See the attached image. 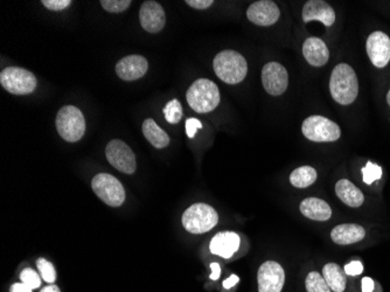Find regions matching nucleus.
Listing matches in <instances>:
<instances>
[{"mask_svg": "<svg viewBox=\"0 0 390 292\" xmlns=\"http://www.w3.org/2000/svg\"><path fill=\"white\" fill-rule=\"evenodd\" d=\"M387 102H388V105H390V91H388V94H387Z\"/></svg>", "mask_w": 390, "mask_h": 292, "instance_id": "ea45409f", "label": "nucleus"}, {"mask_svg": "<svg viewBox=\"0 0 390 292\" xmlns=\"http://www.w3.org/2000/svg\"><path fill=\"white\" fill-rule=\"evenodd\" d=\"M329 91L333 100L341 105H350L359 94L358 76L347 63H339L333 69L329 79Z\"/></svg>", "mask_w": 390, "mask_h": 292, "instance_id": "f257e3e1", "label": "nucleus"}, {"mask_svg": "<svg viewBox=\"0 0 390 292\" xmlns=\"http://www.w3.org/2000/svg\"><path fill=\"white\" fill-rule=\"evenodd\" d=\"M186 4L195 10H206L214 4L213 0H186Z\"/></svg>", "mask_w": 390, "mask_h": 292, "instance_id": "72a5a7b5", "label": "nucleus"}, {"mask_svg": "<svg viewBox=\"0 0 390 292\" xmlns=\"http://www.w3.org/2000/svg\"><path fill=\"white\" fill-rule=\"evenodd\" d=\"M366 51L376 68H384L390 61V38L386 33L373 32L366 43Z\"/></svg>", "mask_w": 390, "mask_h": 292, "instance_id": "f8f14e48", "label": "nucleus"}, {"mask_svg": "<svg viewBox=\"0 0 390 292\" xmlns=\"http://www.w3.org/2000/svg\"><path fill=\"white\" fill-rule=\"evenodd\" d=\"M366 236L365 228L360 224H343L333 228L331 238L336 245H354L364 240Z\"/></svg>", "mask_w": 390, "mask_h": 292, "instance_id": "6ab92c4d", "label": "nucleus"}, {"mask_svg": "<svg viewBox=\"0 0 390 292\" xmlns=\"http://www.w3.org/2000/svg\"><path fill=\"white\" fill-rule=\"evenodd\" d=\"M300 212L304 217L315 221H327L332 217V210L322 199L307 198L300 202Z\"/></svg>", "mask_w": 390, "mask_h": 292, "instance_id": "aec40b11", "label": "nucleus"}, {"mask_svg": "<svg viewBox=\"0 0 390 292\" xmlns=\"http://www.w3.org/2000/svg\"><path fill=\"white\" fill-rule=\"evenodd\" d=\"M210 269H212V275H210V279L213 281H217L220 277L221 268L217 263L210 264Z\"/></svg>", "mask_w": 390, "mask_h": 292, "instance_id": "4c0bfd02", "label": "nucleus"}, {"mask_svg": "<svg viewBox=\"0 0 390 292\" xmlns=\"http://www.w3.org/2000/svg\"><path fill=\"white\" fill-rule=\"evenodd\" d=\"M303 55L311 66L322 67L329 62V51L322 39L313 36L304 41Z\"/></svg>", "mask_w": 390, "mask_h": 292, "instance_id": "a211bd4d", "label": "nucleus"}, {"mask_svg": "<svg viewBox=\"0 0 390 292\" xmlns=\"http://www.w3.org/2000/svg\"><path fill=\"white\" fill-rule=\"evenodd\" d=\"M338 198L352 208H358L365 201V195L352 181L341 179L336 185Z\"/></svg>", "mask_w": 390, "mask_h": 292, "instance_id": "412c9836", "label": "nucleus"}, {"mask_svg": "<svg viewBox=\"0 0 390 292\" xmlns=\"http://www.w3.org/2000/svg\"><path fill=\"white\" fill-rule=\"evenodd\" d=\"M41 292H60V289L56 286V285L51 284L46 286V288L42 289Z\"/></svg>", "mask_w": 390, "mask_h": 292, "instance_id": "58836bf2", "label": "nucleus"}, {"mask_svg": "<svg viewBox=\"0 0 390 292\" xmlns=\"http://www.w3.org/2000/svg\"><path fill=\"white\" fill-rule=\"evenodd\" d=\"M219 222V215L213 207L207 203H194L182 214V226L192 234H203L213 229Z\"/></svg>", "mask_w": 390, "mask_h": 292, "instance_id": "20e7f679", "label": "nucleus"}, {"mask_svg": "<svg viewBox=\"0 0 390 292\" xmlns=\"http://www.w3.org/2000/svg\"><path fill=\"white\" fill-rule=\"evenodd\" d=\"M361 172L364 183L367 185H372L374 181L379 180L382 177V169L372 162H367Z\"/></svg>", "mask_w": 390, "mask_h": 292, "instance_id": "cd10ccee", "label": "nucleus"}, {"mask_svg": "<svg viewBox=\"0 0 390 292\" xmlns=\"http://www.w3.org/2000/svg\"><path fill=\"white\" fill-rule=\"evenodd\" d=\"M322 277L333 292H343L346 290L347 275L336 263H327L322 268Z\"/></svg>", "mask_w": 390, "mask_h": 292, "instance_id": "5701e85b", "label": "nucleus"}, {"mask_svg": "<svg viewBox=\"0 0 390 292\" xmlns=\"http://www.w3.org/2000/svg\"><path fill=\"white\" fill-rule=\"evenodd\" d=\"M20 279H22V283L29 285L31 289L39 288L41 285L40 276L31 268H26L25 270L22 271V275H20Z\"/></svg>", "mask_w": 390, "mask_h": 292, "instance_id": "c756f323", "label": "nucleus"}, {"mask_svg": "<svg viewBox=\"0 0 390 292\" xmlns=\"http://www.w3.org/2000/svg\"><path fill=\"white\" fill-rule=\"evenodd\" d=\"M240 282V278L236 276V275H231V277H228L226 281L224 282V289H231L234 286V285L237 284Z\"/></svg>", "mask_w": 390, "mask_h": 292, "instance_id": "e433bc0d", "label": "nucleus"}, {"mask_svg": "<svg viewBox=\"0 0 390 292\" xmlns=\"http://www.w3.org/2000/svg\"><path fill=\"white\" fill-rule=\"evenodd\" d=\"M36 77L32 72L19 67H8L0 74V84L13 95L32 94L36 88Z\"/></svg>", "mask_w": 390, "mask_h": 292, "instance_id": "0eeeda50", "label": "nucleus"}, {"mask_svg": "<svg viewBox=\"0 0 390 292\" xmlns=\"http://www.w3.org/2000/svg\"><path fill=\"white\" fill-rule=\"evenodd\" d=\"M36 267L40 271L41 277L47 282L49 284H53L55 279H56V272H55L54 266L48 262L46 259L41 257L39 260L36 261Z\"/></svg>", "mask_w": 390, "mask_h": 292, "instance_id": "bb28decb", "label": "nucleus"}, {"mask_svg": "<svg viewBox=\"0 0 390 292\" xmlns=\"http://www.w3.org/2000/svg\"><path fill=\"white\" fill-rule=\"evenodd\" d=\"M186 98L195 112L207 114L215 110L220 103V91L213 81L199 79L189 87Z\"/></svg>", "mask_w": 390, "mask_h": 292, "instance_id": "7ed1b4c3", "label": "nucleus"}, {"mask_svg": "<svg viewBox=\"0 0 390 292\" xmlns=\"http://www.w3.org/2000/svg\"><path fill=\"white\" fill-rule=\"evenodd\" d=\"M257 282L258 292H282L286 272L281 264L275 261H267L258 269Z\"/></svg>", "mask_w": 390, "mask_h": 292, "instance_id": "9b49d317", "label": "nucleus"}, {"mask_svg": "<svg viewBox=\"0 0 390 292\" xmlns=\"http://www.w3.org/2000/svg\"><path fill=\"white\" fill-rule=\"evenodd\" d=\"M240 236L234 231H221L217 233L210 241V252L214 255L231 259L240 248Z\"/></svg>", "mask_w": 390, "mask_h": 292, "instance_id": "f3484780", "label": "nucleus"}, {"mask_svg": "<svg viewBox=\"0 0 390 292\" xmlns=\"http://www.w3.org/2000/svg\"><path fill=\"white\" fill-rule=\"evenodd\" d=\"M148 62L141 55H129L117 62L116 74L124 81H136L148 72Z\"/></svg>", "mask_w": 390, "mask_h": 292, "instance_id": "2eb2a0df", "label": "nucleus"}, {"mask_svg": "<svg viewBox=\"0 0 390 292\" xmlns=\"http://www.w3.org/2000/svg\"><path fill=\"white\" fill-rule=\"evenodd\" d=\"M139 22L148 33H158L166 25V15L163 6L157 1H145L139 11Z\"/></svg>", "mask_w": 390, "mask_h": 292, "instance_id": "4468645a", "label": "nucleus"}, {"mask_svg": "<svg viewBox=\"0 0 390 292\" xmlns=\"http://www.w3.org/2000/svg\"><path fill=\"white\" fill-rule=\"evenodd\" d=\"M203 128V124L200 122L199 119L189 118L186 121V132L189 138L194 137L196 135V131Z\"/></svg>", "mask_w": 390, "mask_h": 292, "instance_id": "473e14b6", "label": "nucleus"}, {"mask_svg": "<svg viewBox=\"0 0 390 292\" xmlns=\"http://www.w3.org/2000/svg\"><path fill=\"white\" fill-rule=\"evenodd\" d=\"M33 289L29 288L25 283H15L12 285L11 292H32Z\"/></svg>", "mask_w": 390, "mask_h": 292, "instance_id": "c9c22d12", "label": "nucleus"}, {"mask_svg": "<svg viewBox=\"0 0 390 292\" xmlns=\"http://www.w3.org/2000/svg\"><path fill=\"white\" fill-rule=\"evenodd\" d=\"M213 68L221 81L228 84H237L246 79L248 63L239 52L222 51L214 59Z\"/></svg>", "mask_w": 390, "mask_h": 292, "instance_id": "f03ea898", "label": "nucleus"}, {"mask_svg": "<svg viewBox=\"0 0 390 292\" xmlns=\"http://www.w3.org/2000/svg\"><path fill=\"white\" fill-rule=\"evenodd\" d=\"M305 288L307 292H332L325 278L317 271H311L305 279Z\"/></svg>", "mask_w": 390, "mask_h": 292, "instance_id": "393cba45", "label": "nucleus"}, {"mask_svg": "<svg viewBox=\"0 0 390 292\" xmlns=\"http://www.w3.org/2000/svg\"><path fill=\"white\" fill-rule=\"evenodd\" d=\"M262 83L265 91L271 96L284 94L289 86L288 70L279 62H269L262 69Z\"/></svg>", "mask_w": 390, "mask_h": 292, "instance_id": "9d476101", "label": "nucleus"}, {"mask_svg": "<svg viewBox=\"0 0 390 292\" xmlns=\"http://www.w3.org/2000/svg\"><path fill=\"white\" fill-rule=\"evenodd\" d=\"M56 129L61 138L68 143H76L86 132V119L80 109L65 105L56 115Z\"/></svg>", "mask_w": 390, "mask_h": 292, "instance_id": "39448f33", "label": "nucleus"}, {"mask_svg": "<svg viewBox=\"0 0 390 292\" xmlns=\"http://www.w3.org/2000/svg\"><path fill=\"white\" fill-rule=\"evenodd\" d=\"M281 11L271 0H260L250 5L247 10V18L257 26H271L279 22Z\"/></svg>", "mask_w": 390, "mask_h": 292, "instance_id": "ddd939ff", "label": "nucleus"}, {"mask_svg": "<svg viewBox=\"0 0 390 292\" xmlns=\"http://www.w3.org/2000/svg\"><path fill=\"white\" fill-rule=\"evenodd\" d=\"M343 270H345V274L348 275V276H358V275L362 274L364 266L360 261H352L345 266Z\"/></svg>", "mask_w": 390, "mask_h": 292, "instance_id": "2f4dec72", "label": "nucleus"}, {"mask_svg": "<svg viewBox=\"0 0 390 292\" xmlns=\"http://www.w3.org/2000/svg\"><path fill=\"white\" fill-rule=\"evenodd\" d=\"M91 187L98 198L110 207H120L125 201L123 185L111 174H96L91 181Z\"/></svg>", "mask_w": 390, "mask_h": 292, "instance_id": "6e6552de", "label": "nucleus"}, {"mask_svg": "<svg viewBox=\"0 0 390 292\" xmlns=\"http://www.w3.org/2000/svg\"><path fill=\"white\" fill-rule=\"evenodd\" d=\"M303 20L304 22H320L329 27L336 22V12L333 10L332 6L326 3L324 0H310L303 8Z\"/></svg>", "mask_w": 390, "mask_h": 292, "instance_id": "dca6fc26", "label": "nucleus"}, {"mask_svg": "<svg viewBox=\"0 0 390 292\" xmlns=\"http://www.w3.org/2000/svg\"><path fill=\"white\" fill-rule=\"evenodd\" d=\"M303 135L315 143H331L339 139L341 130L336 123L322 116H310L302 125Z\"/></svg>", "mask_w": 390, "mask_h": 292, "instance_id": "423d86ee", "label": "nucleus"}, {"mask_svg": "<svg viewBox=\"0 0 390 292\" xmlns=\"http://www.w3.org/2000/svg\"><path fill=\"white\" fill-rule=\"evenodd\" d=\"M164 115L170 124H178L182 118V107L178 100H172L164 107Z\"/></svg>", "mask_w": 390, "mask_h": 292, "instance_id": "a878e982", "label": "nucleus"}, {"mask_svg": "<svg viewBox=\"0 0 390 292\" xmlns=\"http://www.w3.org/2000/svg\"><path fill=\"white\" fill-rule=\"evenodd\" d=\"M143 135L155 148H164L170 144L169 135L152 118L145 119L143 123Z\"/></svg>", "mask_w": 390, "mask_h": 292, "instance_id": "4be33fe9", "label": "nucleus"}, {"mask_svg": "<svg viewBox=\"0 0 390 292\" xmlns=\"http://www.w3.org/2000/svg\"><path fill=\"white\" fill-rule=\"evenodd\" d=\"M317 171L311 166H300L290 176V183L297 188H306L317 180Z\"/></svg>", "mask_w": 390, "mask_h": 292, "instance_id": "b1692460", "label": "nucleus"}, {"mask_svg": "<svg viewBox=\"0 0 390 292\" xmlns=\"http://www.w3.org/2000/svg\"><path fill=\"white\" fill-rule=\"evenodd\" d=\"M375 288V283L370 277H364L361 281L362 292H373Z\"/></svg>", "mask_w": 390, "mask_h": 292, "instance_id": "f704fd0d", "label": "nucleus"}, {"mask_svg": "<svg viewBox=\"0 0 390 292\" xmlns=\"http://www.w3.org/2000/svg\"><path fill=\"white\" fill-rule=\"evenodd\" d=\"M41 4L51 11H62L72 4L70 0H42Z\"/></svg>", "mask_w": 390, "mask_h": 292, "instance_id": "7c9ffc66", "label": "nucleus"}, {"mask_svg": "<svg viewBox=\"0 0 390 292\" xmlns=\"http://www.w3.org/2000/svg\"><path fill=\"white\" fill-rule=\"evenodd\" d=\"M105 155L110 165L123 174H132L137 169L136 155L129 145L120 139H114L107 145Z\"/></svg>", "mask_w": 390, "mask_h": 292, "instance_id": "1a4fd4ad", "label": "nucleus"}, {"mask_svg": "<svg viewBox=\"0 0 390 292\" xmlns=\"http://www.w3.org/2000/svg\"><path fill=\"white\" fill-rule=\"evenodd\" d=\"M102 8L110 13H120L129 8L130 0H102Z\"/></svg>", "mask_w": 390, "mask_h": 292, "instance_id": "c85d7f7f", "label": "nucleus"}]
</instances>
